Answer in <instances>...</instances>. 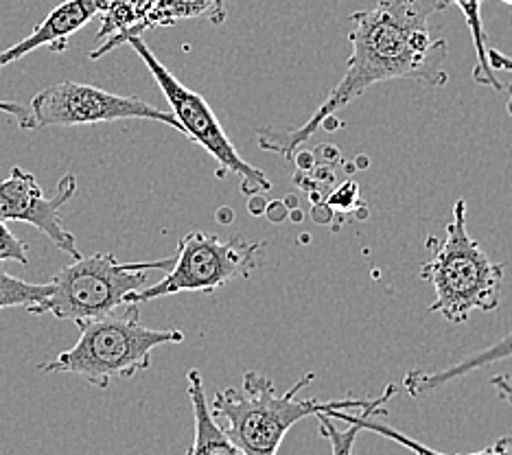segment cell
Masks as SVG:
<instances>
[{
  "label": "cell",
  "mask_w": 512,
  "mask_h": 455,
  "mask_svg": "<svg viewBox=\"0 0 512 455\" xmlns=\"http://www.w3.org/2000/svg\"><path fill=\"white\" fill-rule=\"evenodd\" d=\"M447 7L449 0H379L372 9L357 11L351 16V57L340 84L300 127H261L256 132L259 147L294 162L300 145L307 143L329 116L375 84L410 79L427 86H445L449 44L445 38H434L429 20Z\"/></svg>",
  "instance_id": "obj_1"
},
{
  "label": "cell",
  "mask_w": 512,
  "mask_h": 455,
  "mask_svg": "<svg viewBox=\"0 0 512 455\" xmlns=\"http://www.w3.org/2000/svg\"><path fill=\"white\" fill-rule=\"evenodd\" d=\"M193 18H206L219 25L226 18L224 0H156L154 7H151L145 20L141 22V27H138L136 35H141L147 29L167 27L173 25V22Z\"/></svg>",
  "instance_id": "obj_13"
},
{
  "label": "cell",
  "mask_w": 512,
  "mask_h": 455,
  "mask_svg": "<svg viewBox=\"0 0 512 455\" xmlns=\"http://www.w3.org/2000/svg\"><path fill=\"white\" fill-rule=\"evenodd\" d=\"M53 291L51 283H27V280L11 276L0 267V311L25 307L31 309L49 298Z\"/></svg>",
  "instance_id": "obj_16"
},
{
  "label": "cell",
  "mask_w": 512,
  "mask_h": 455,
  "mask_svg": "<svg viewBox=\"0 0 512 455\" xmlns=\"http://www.w3.org/2000/svg\"><path fill=\"white\" fill-rule=\"evenodd\" d=\"M27 108L29 130L141 119L162 123L184 134L182 125L171 112L160 110L156 105L138 97L114 95V92H108L99 86L79 84V81H60V84L40 90Z\"/></svg>",
  "instance_id": "obj_8"
},
{
  "label": "cell",
  "mask_w": 512,
  "mask_h": 455,
  "mask_svg": "<svg viewBox=\"0 0 512 455\" xmlns=\"http://www.w3.org/2000/svg\"><path fill=\"white\" fill-rule=\"evenodd\" d=\"M506 359H512V331L506 333L502 340L493 342L491 346H486L482 350H477V353L462 357L458 364H451L447 368L432 370V372H425L421 368L407 370V375L403 379V388L407 390V394L414 396V399H421V396H425V394H432L453 381L464 379L467 375H471V372L484 370V368L499 364V361H506Z\"/></svg>",
  "instance_id": "obj_11"
},
{
  "label": "cell",
  "mask_w": 512,
  "mask_h": 455,
  "mask_svg": "<svg viewBox=\"0 0 512 455\" xmlns=\"http://www.w3.org/2000/svg\"><path fill=\"white\" fill-rule=\"evenodd\" d=\"M449 3H456L464 14V18H467V25H469L473 46L477 53V64L473 68V81L480 86H488L497 92H502L504 84L499 81L491 62H488V44H486V31H484V22H482V0H449Z\"/></svg>",
  "instance_id": "obj_15"
},
{
  "label": "cell",
  "mask_w": 512,
  "mask_h": 455,
  "mask_svg": "<svg viewBox=\"0 0 512 455\" xmlns=\"http://www.w3.org/2000/svg\"><path fill=\"white\" fill-rule=\"evenodd\" d=\"M263 241H248L243 237L221 239L211 232L191 230L180 239L178 252L173 256L169 274L156 285L143 287L132 296L134 305L158 298H167L182 291H204L228 285L232 278L250 276L256 267V254Z\"/></svg>",
  "instance_id": "obj_7"
},
{
  "label": "cell",
  "mask_w": 512,
  "mask_h": 455,
  "mask_svg": "<svg viewBox=\"0 0 512 455\" xmlns=\"http://www.w3.org/2000/svg\"><path fill=\"white\" fill-rule=\"evenodd\" d=\"M108 7L110 0H64L62 5L49 11V16L27 38L0 51V70L42 49V46L51 49L53 53H64L68 49L71 35H75L81 27H86L95 16L106 14Z\"/></svg>",
  "instance_id": "obj_10"
},
{
  "label": "cell",
  "mask_w": 512,
  "mask_h": 455,
  "mask_svg": "<svg viewBox=\"0 0 512 455\" xmlns=\"http://www.w3.org/2000/svg\"><path fill=\"white\" fill-rule=\"evenodd\" d=\"M488 62H491L495 73H497V70H506V73L512 75V60L508 55H504L502 51L488 49ZM508 114L512 116V84L508 86Z\"/></svg>",
  "instance_id": "obj_21"
},
{
  "label": "cell",
  "mask_w": 512,
  "mask_h": 455,
  "mask_svg": "<svg viewBox=\"0 0 512 455\" xmlns=\"http://www.w3.org/2000/svg\"><path fill=\"white\" fill-rule=\"evenodd\" d=\"M294 162L298 165V169H305V171H311L313 165H316V160H313V154H307V151H300V154H296Z\"/></svg>",
  "instance_id": "obj_24"
},
{
  "label": "cell",
  "mask_w": 512,
  "mask_h": 455,
  "mask_svg": "<svg viewBox=\"0 0 512 455\" xmlns=\"http://www.w3.org/2000/svg\"><path fill=\"white\" fill-rule=\"evenodd\" d=\"M0 112L16 119V123L22 127V130H29V108L27 105H20L18 101H7L0 99Z\"/></svg>",
  "instance_id": "obj_20"
},
{
  "label": "cell",
  "mask_w": 512,
  "mask_h": 455,
  "mask_svg": "<svg viewBox=\"0 0 512 455\" xmlns=\"http://www.w3.org/2000/svg\"><path fill=\"white\" fill-rule=\"evenodd\" d=\"M359 200V184L355 180H346L340 189H335L329 200H327V206L333 210H340V213H351V210L355 208Z\"/></svg>",
  "instance_id": "obj_19"
},
{
  "label": "cell",
  "mask_w": 512,
  "mask_h": 455,
  "mask_svg": "<svg viewBox=\"0 0 512 455\" xmlns=\"http://www.w3.org/2000/svg\"><path fill=\"white\" fill-rule=\"evenodd\" d=\"M178 329H149L141 322L138 305L79 326V340L55 359L40 364V372H66L108 390L116 379H132L136 372L151 366V355L158 346L182 344Z\"/></svg>",
  "instance_id": "obj_3"
},
{
  "label": "cell",
  "mask_w": 512,
  "mask_h": 455,
  "mask_svg": "<svg viewBox=\"0 0 512 455\" xmlns=\"http://www.w3.org/2000/svg\"><path fill=\"white\" fill-rule=\"evenodd\" d=\"M186 383H189V399H191L193 420H195L193 445L189 451H186V455H246L237 442L232 440L215 420L211 405H208V399H206L204 381L200 372L189 370Z\"/></svg>",
  "instance_id": "obj_12"
},
{
  "label": "cell",
  "mask_w": 512,
  "mask_h": 455,
  "mask_svg": "<svg viewBox=\"0 0 512 455\" xmlns=\"http://www.w3.org/2000/svg\"><path fill=\"white\" fill-rule=\"evenodd\" d=\"M171 263L173 256L141 263H121L112 252L79 256L51 278V296L27 311L81 326L132 305L136 291L147 287L149 272L169 270Z\"/></svg>",
  "instance_id": "obj_5"
},
{
  "label": "cell",
  "mask_w": 512,
  "mask_h": 455,
  "mask_svg": "<svg viewBox=\"0 0 512 455\" xmlns=\"http://www.w3.org/2000/svg\"><path fill=\"white\" fill-rule=\"evenodd\" d=\"M434 243V254L421 267V278L436 291L432 313H438L451 324L469 320L473 311L491 313L502 305L504 263H495L480 243L471 239L467 230V202L453 204V219L447 235Z\"/></svg>",
  "instance_id": "obj_4"
},
{
  "label": "cell",
  "mask_w": 512,
  "mask_h": 455,
  "mask_svg": "<svg viewBox=\"0 0 512 455\" xmlns=\"http://www.w3.org/2000/svg\"><path fill=\"white\" fill-rule=\"evenodd\" d=\"M77 195V178L66 173L57 182L53 195H44L36 175L22 167H11L9 178L0 180V219L25 221L38 228L46 239L73 259H79L77 239L64 226L60 210Z\"/></svg>",
  "instance_id": "obj_9"
},
{
  "label": "cell",
  "mask_w": 512,
  "mask_h": 455,
  "mask_svg": "<svg viewBox=\"0 0 512 455\" xmlns=\"http://www.w3.org/2000/svg\"><path fill=\"white\" fill-rule=\"evenodd\" d=\"M318 420H320V434L331 442L333 455H351L353 447H355V440L362 429H359L355 423L348 429H337L333 418L324 416V414H320Z\"/></svg>",
  "instance_id": "obj_17"
},
{
  "label": "cell",
  "mask_w": 512,
  "mask_h": 455,
  "mask_svg": "<svg viewBox=\"0 0 512 455\" xmlns=\"http://www.w3.org/2000/svg\"><path fill=\"white\" fill-rule=\"evenodd\" d=\"M219 219H221V224H230V221L235 219V215L230 213V208H221L219 210Z\"/></svg>",
  "instance_id": "obj_26"
},
{
  "label": "cell",
  "mask_w": 512,
  "mask_h": 455,
  "mask_svg": "<svg viewBox=\"0 0 512 455\" xmlns=\"http://www.w3.org/2000/svg\"><path fill=\"white\" fill-rule=\"evenodd\" d=\"M386 416H388V410L359 412V414H351V418H348V425L355 423L362 431L366 429V431H372V434H379L383 438L397 442V445L410 449L414 455H512V436H502L497 442H493L491 447H486L482 451H475V453H440L436 449L425 447L423 442L405 436L403 431L386 425L383 420H377V418H386Z\"/></svg>",
  "instance_id": "obj_14"
},
{
  "label": "cell",
  "mask_w": 512,
  "mask_h": 455,
  "mask_svg": "<svg viewBox=\"0 0 512 455\" xmlns=\"http://www.w3.org/2000/svg\"><path fill=\"white\" fill-rule=\"evenodd\" d=\"M502 3H506V5H512V0H502Z\"/></svg>",
  "instance_id": "obj_27"
},
{
  "label": "cell",
  "mask_w": 512,
  "mask_h": 455,
  "mask_svg": "<svg viewBox=\"0 0 512 455\" xmlns=\"http://www.w3.org/2000/svg\"><path fill=\"white\" fill-rule=\"evenodd\" d=\"M127 44L132 46L136 55L145 62L147 70L151 77L156 79L158 88L162 90V95L167 97L171 105V114L176 116L178 123L182 125L184 136L191 140V143L200 145L204 151L211 154V158L217 160V178H224L226 173L239 175L241 178V193L243 195H263L272 189V182L267 180V175L256 169L250 162L241 158L237 147L232 145V140L224 132V127L217 121V116L213 112L208 101L193 92L191 88H186L184 84L173 77L171 70L162 64L158 57L151 53L147 42L141 38V35H134V38H127Z\"/></svg>",
  "instance_id": "obj_6"
},
{
  "label": "cell",
  "mask_w": 512,
  "mask_h": 455,
  "mask_svg": "<svg viewBox=\"0 0 512 455\" xmlns=\"http://www.w3.org/2000/svg\"><path fill=\"white\" fill-rule=\"evenodd\" d=\"M5 261L29 265L31 256H29V245L9 230L5 219H0V263Z\"/></svg>",
  "instance_id": "obj_18"
},
{
  "label": "cell",
  "mask_w": 512,
  "mask_h": 455,
  "mask_svg": "<svg viewBox=\"0 0 512 455\" xmlns=\"http://www.w3.org/2000/svg\"><path fill=\"white\" fill-rule=\"evenodd\" d=\"M491 383H493L495 392L499 394V399L512 405V379L508 375H497L491 379Z\"/></svg>",
  "instance_id": "obj_22"
},
{
  "label": "cell",
  "mask_w": 512,
  "mask_h": 455,
  "mask_svg": "<svg viewBox=\"0 0 512 455\" xmlns=\"http://www.w3.org/2000/svg\"><path fill=\"white\" fill-rule=\"evenodd\" d=\"M265 215L270 217L272 221H283V219L287 217V206H285V202H272V204H267Z\"/></svg>",
  "instance_id": "obj_23"
},
{
  "label": "cell",
  "mask_w": 512,
  "mask_h": 455,
  "mask_svg": "<svg viewBox=\"0 0 512 455\" xmlns=\"http://www.w3.org/2000/svg\"><path fill=\"white\" fill-rule=\"evenodd\" d=\"M316 379V372L300 377L292 390L278 394L274 381L256 370L243 375V388H226L215 394L211 412L221 429L237 442L246 455H278L285 436L298 420L307 416H335L337 412H381L397 396L390 383L377 399H298V392Z\"/></svg>",
  "instance_id": "obj_2"
},
{
  "label": "cell",
  "mask_w": 512,
  "mask_h": 455,
  "mask_svg": "<svg viewBox=\"0 0 512 455\" xmlns=\"http://www.w3.org/2000/svg\"><path fill=\"white\" fill-rule=\"evenodd\" d=\"M248 208H250L252 215H263L265 208H267L263 195H252L250 202H248Z\"/></svg>",
  "instance_id": "obj_25"
}]
</instances>
